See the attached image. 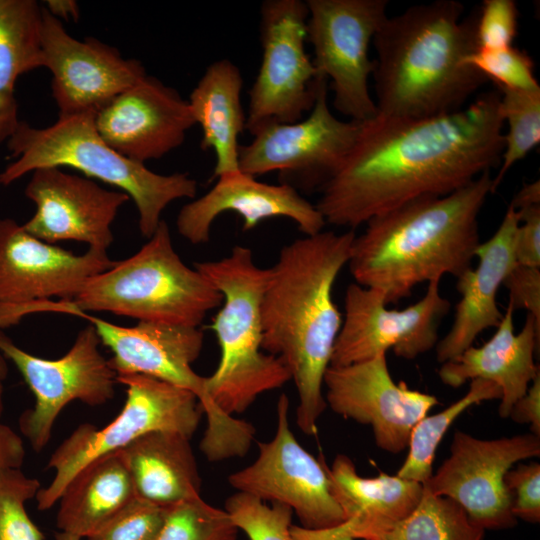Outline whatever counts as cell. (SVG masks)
I'll use <instances>...</instances> for the list:
<instances>
[{"label":"cell","instance_id":"cell-20","mask_svg":"<svg viewBox=\"0 0 540 540\" xmlns=\"http://www.w3.org/2000/svg\"><path fill=\"white\" fill-rule=\"evenodd\" d=\"M25 195L36 207L22 224L29 234L50 244L73 240L106 251L114 239L111 226L130 200L122 191L59 167L34 170Z\"/></svg>","mask_w":540,"mask_h":540},{"label":"cell","instance_id":"cell-5","mask_svg":"<svg viewBox=\"0 0 540 540\" xmlns=\"http://www.w3.org/2000/svg\"><path fill=\"white\" fill-rule=\"evenodd\" d=\"M95 113H84L58 120L45 128L20 121L7 140L14 159L0 173V184L8 186L27 173L44 167H67L85 177L109 184L126 193L138 211V226L150 238L164 209L173 201L195 198L197 181L189 173H156L145 164L125 158L98 135Z\"/></svg>","mask_w":540,"mask_h":540},{"label":"cell","instance_id":"cell-11","mask_svg":"<svg viewBox=\"0 0 540 540\" xmlns=\"http://www.w3.org/2000/svg\"><path fill=\"white\" fill-rule=\"evenodd\" d=\"M313 65L328 81L337 112L357 122L377 115L369 89V46L388 17L387 0H307Z\"/></svg>","mask_w":540,"mask_h":540},{"label":"cell","instance_id":"cell-28","mask_svg":"<svg viewBox=\"0 0 540 540\" xmlns=\"http://www.w3.org/2000/svg\"><path fill=\"white\" fill-rule=\"evenodd\" d=\"M135 497L121 452L101 456L81 469L62 492L57 528L86 539Z\"/></svg>","mask_w":540,"mask_h":540},{"label":"cell","instance_id":"cell-15","mask_svg":"<svg viewBox=\"0 0 540 540\" xmlns=\"http://www.w3.org/2000/svg\"><path fill=\"white\" fill-rule=\"evenodd\" d=\"M258 447L256 460L228 477L237 492L289 506L305 529H329L344 521L333 494L329 468L306 451L290 429L289 399L285 394L277 403L273 439L259 442Z\"/></svg>","mask_w":540,"mask_h":540},{"label":"cell","instance_id":"cell-39","mask_svg":"<svg viewBox=\"0 0 540 540\" xmlns=\"http://www.w3.org/2000/svg\"><path fill=\"white\" fill-rule=\"evenodd\" d=\"M516 519L540 521V464L531 462L511 468L504 477Z\"/></svg>","mask_w":540,"mask_h":540},{"label":"cell","instance_id":"cell-44","mask_svg":"<svg viewBox=\"0 0 540 540\" xmlns=\"http://www.w3.org/2000/svg\"><path fill=\"white\" fill-rule=\"evenodd\" d=\"M42 6L61 22H77L80 18V8L74 0H47Z\"/></svg>","mask_w":540,"mask_h":540},{"label":"cell","instance_id":"cell-17","mask_svg":"<svg viewBox=\"0 0 540 540\" xmlns=\"http://www.w3.org/2000/svg\"><path fill=\"white\" fill-rule=\"evenodd\" d=\"M539 455L540 437L533 433L479 439L458 430L450 456L422 485L455 501L484 530L512 528L517 519L504 477L515 463Z\"/></svg>","mask_w":540,"mask_h":540},{"label":"cell","instance_id":"cell-18","mask_svg":"<svg viewBox=\"0 0 540 540\" xmlns=\"http://www.w3.org/2000/svg\"><path fill=\"white\" fill-rule=\"evenodd\" d=\"M40 41L58 117L96 113L147 74L141 61L124 58L116 47L93 37L74 38L43 6Z\"/></svg>","mask_w":540,"mask_h":540},{"label":"cell","instance_id":"cell-21","mask_svg":"<svg viewBox=\"0 0 540 540\" xmlns=\"http://www.w3.org/2000/svg\"><path fill=\"white\" fill-rule=\"evenodd\" d=\"M94 125L108 146L145 164L181 146L196 124L188 101L175 88L146 74L99 109Z\"/></svg>","mask_w":540,"mask_h":540},{"label":"cell","instance_id":"cell-26","mask_svg":"<svg viewBox=\"0 0 540 540\" xmlns=\"http://www.w3.org/2000/svg\"><path fill=\"white\" fill-rule=\"evenodd\" d=\"M242 87L239 67L229 59H219L205 69L187 100L202 130L200 148L215 154L213 177L239 171L238 140L246 127Z\"/></svg>","mask_w":540,"mask_h":540},{"label":"cell","instance_id":"cell-7","mask_svg":"<svg viewBox=\"0 0 540 540\" xmlns=\"http://www.w3.org/2000/svg\"><path fill=\"white\" fill-rule=\"evenodd\" d=\"M222 294V307L210 328L220 347V360L206 377V390L224 414L244 412L259 395L291 380L285 363L262 348L260 306L269 268L259 267L250 248L236 245L226 257L195 262Z\"/></svg>","mask_w":540,"mask_h":540},{"label":"cell","instance_id":"cell-48","mask_svg":"<svg viewBox=\"0 0 540 540\" xmlns=\"http://www.w3.org/2000/svg\"><path fill=\"white\" fill-rule=\"evenodd\" d=\"M4 412V386L3 381L0 380V422Z\"/></svg>","mask_w":540,"mask_h":540},{"label":"cell","instance_id":"cell-37","mask_svg":"<svg viewBox=\"0 0 540 540\" xmlns=\"http://www.w3.org/2000/svg\"><path fill=\"white\" fill-rule=\"evenodd\" d=\"M166 516V507L136 496L86 540H154Z\"/></svg>","mask_w":540,"mask_h":540},{"label":"cell","instance_id":"cell-32","mask_svg":"<svg viewBox=\"0 0 540 540\" xmlns=\"http://www.w3.org/2000/svg\"><path fill=\"white\" fill-rule=\"evenodd\" d=\"M499 107L507 133L498 174L492 179V193L506 173L540 143V89L514 90L497 87Z\"/></svg>","mask_w":540,"mask_h":540},{"label":"cell","instance_id":"cell-29","mask_svg":"<svg viewBox=\"0 0 540 540\" xmlns=\"http://www.w3.org/2000/svg\"><path fill=\"white\" fill-rule=\"evenodd\" d=\"M42 6L34 0H0V145L17 129V79L42 67Z\"/></svg>","mask_w":540,"mask_h":540},{"label":"cell","instance_id":"cell-9","mask_svg":"<svg viewBox=\"0 0 540 540\" xmlns=\"http://www.w3.org/2000/svg\"><path fill=\"white\" fill-rule=\"evenodd\" d=\"M117 382L126 386L122 410L102 428L79 425L55 449L47 464L55 475L35 496L38 510L54 506L73 477L95 459L153 431H174L191 438L197 430L204 413L191 391L140 374L117 376Z\"/></svg>","mask_w":540,"mask_h":540},{"label":"cell","instance_id":"cell-6","mask_svg":"<svg viewBox=\"0 0 540 540\" xmlns=\"http://www.w3.org/2000/svg\"><path fill=\"white\" fill-rule=\"evenodd\" d=\"M222 301L211 282L182 261L168 224L161 220L134 255L90 278L73 300L44 301L37 312H111L138 321L199 327Z\"/></svg>","mask_w":540,"mask_h":540},{"label":"cell","instance_id":"cell-27","mask_svg":"<svg viewBox=\"0 0 540 540\" xmlns=\"http://www.w3.org/2000/svg\"><path fill=\"white\" fill-rule=\"evenodd\" d=\"M190 439L159 430L120 450L136 496L164 507L200 496L201 476Z\"/></svg>","mask_w":540,"mask_h":540},{"label":"cell","instance_id":"cell-24","mask_svg":"<svg viewBox=\"0 0 540 540\" xmlns=\"http://www.w3.org/2000/svg\"><path fill=\"white\" fill-rule=\"evenodd\" d=\"M519 223L517 211L509 205L495 233L476 249L477 266L456 278L460 300L450 330L436 344L438 362L457 357L472 346L479 334L499 325L503 313L497 305V294L517 264L515 243Z\"/></svg>","mask_w":540,"mask_h":540},{"label":"cell","instance_id":"cell-23","mask_svg":"<svg viewBox=\"0 0 540 540\" xmlns=\"http://www.w3.org/2000/svg\"><path fill=\"white\" fill-rule=\"evenodd\" d=\"M329 475L344 521L322 530L292 525L293 540H372L408 516L423 494L421 483L397 475L360 476L344 454L335 457Z\"/></svg>","mask_w":540,"mask_h":540},{"label":"cell","instance_id":"cell-45","mask_svg":"<svg viewBox=\"0 0 540 540\" xmlns=\"http://www.w3.org/2000/svg\"><path fill=\"white\" fill-rule=\"evenodd\" d=\"M540 204V181L536 180L525 183L509 204L515 210H520L533 205Z\"/></svg>","mask_w":540,"mask_h":540},{"label":"cell","instance_id":"cell-42","mask_svg":"<svg viewBox=\"0 0 540 540\" xmlns=\"http://www.w3.org/2000/svg\"><path fill=\"white\" fill-rule=\"evenodd\" d=\"M509 417L519 424H530L532 433L540 437V372L526 393L511 408Z\"/></svg>","mask_w":540,"mask_h":540},{"label":"cell","instance_id":"cell-31","mask_svg":"<svg viewBox=\"0 0 540 540\" xmlns=\"http://www.w3.org/2000/svg\"><path fill=\"white\" fill-rule=\"evenodd\" d=\"M484 534L459 504L423 487L413 511L372 540H483Z\"/></svg>","mask_w":540,"mask_h":540},{"label":"cell","instance_id":"cell-16","mask_svg":"<svg viewBox=\"0 0 540 540\" xmlns=\"http://www.w3.org/2000/svg\"><path fill=\"white\" fill-rule=\"evenodd\" d=\"M440 281L428 282L425 295L401 310L388 309L381 292L350 284L330 366L359 363L391 349L397 357L407 360L430 351L438 342L439 326L451 308L440 292Z\"/></svg>","mask_w":540,"mask_h":540},{"label":"cell","instance_id":"cell-10","mask_svg":"<svg viewBox=\"0 0 540 540\" xmlns=\"http://www.w3.org/2000/svg\"><path fill=\"white\" fill-rule=\"evenodd\" d=\"M259 15L262 57L249 90L245 127L251 135L270 124L301 120L327 80L306 51V1L265 0Z\"/></svg>","mask_w":540,"mask_h":540},{"label":"cell","instance_id":"cell-25","mask_svg":"<svg viewBox=\"0 0 540 540\" xmlns=\"http://www.w3.org/2000/svg\"><path fill=\"white\" fill-rule=\"evenodd\" d=\"M514 310L507 305L495 333L482 346L473 345L442 363L438 376L443 384L458 388L467 381L484 379L498 385L502 396L499 415L508 418L514 403L540 372L534 355L540 341V323L526 315L519 333L514 328Z\"/></svg>","mask_w":540,"mask_h":540},{"label":"cell","instance_id":"cell-34","mask_svg":"<svg viewBox=\"0 0 540 540\" xmlns=\"http://www.w3.org/2000/svg\"><path fill=\"white\" fill-rule=\"evenodd\" d=\"M225 510L249 540H293V511L287 505H268L258 497L236 492L227 498Z\"/></svg>","mask_w":540,"mask_h":540},{"label":"cell","instance_id":"cell-8","mask_svg":"<svg viewBox=\"0 0 540 540\" xmlns=\"http://www.w3.org/2000/svg\"><path fill=\"white\" fill-rule=\"evenodd\" d=\"M66 314L84 318L95 328L100 343L112 353L108 360L117 376L146 375L196 395L207 418L200 450L209 461L243 457L249 451L254 426L221 412L206 390V377L192 368L203 346L199 327L151 321L123 327L87 312L70 310Z\"/></svg>","mask_w":540,"mask_h":540},{"label":"cell","instance_id":"cell-46","mask_svg":"<svg viewBox=\"0 0 540 540\" xmlns=\"http://www.w3.org/2000/svg\"><path fill=\"white\" fill-rule=\"evenodd\" d=\"M8 374L6 358L0 353V380L4 381Z\"/></svg>","mask_w":540,"mask_h":540},{"label":"cell","instance_id":"cell-22","mask_svg":"<svg viewBox=\"0 0 540 540\" xmlns=\"http://www.w3.org/2000/svg\"><path fill=\"white\" fill-rule=\"evenodd\" d=\"M226 212L242 218L244 231L272 217L294 221L305 236L323 231L326 225L316 206L294 187L260 182L238 171L218 177L209 191L184 205L176 219L177 231L194 245L207 243L214 221Z\"/></svg>","mask_w":540,"mask_h":540},{"label":"cell","instance_id":"cell-19","mask_svg":"<svg viewBox=\"0 0 540 540\" xmlns=\"http://www.w3.org/2000/svg\"><path fill=\"white\" fill-rule=\"evenodd\" d=\"M323 386L333 412L371 426L377 447L393 454L408 447L415 425L439 404L436 396L395 382L386 353L347 366H329Z\"/></svg>","mask_w":540,"mask_h":540},{"label":"cell","instance_id":"cell-1","mask_svg":"<svg viewBox=\"0 0 540 540\" xmlns=\"http://www.w3.org/2000/svg\"><path fill=\"white\" fill-rule=\"evenodd\" d=\"M498 90L464 108L416 119L374 118L315 204L326 224L354 230L412 200L444 196L500 164L504 122Z\"/></svg>","mask_w":540,"mask_h":540},{"label":"cell","instance_id":"cell-13","mask_svg":"<svg viewBox=\"0 0 540 540\" xmlns=\"http://www.w3.org/2000/svg\"><path fill=\"white\" fill-rule=\"evenodd\" d=\"M99 345L89 324L66 354L50 360L26 352L0 330V353L15 365L34 396L33 407L21 413L18 425L35 452L46 447L57 417L70 402L96 407L113 398L117 374Z\"/></svg>","mask_w":540,"mask_h":540},{"label":"cell","instance_id":"cell-47","mask_svg":"<svg viewBox=\"0 0 540 540\" xmlns=\"http://www.w3.org/2000/svg\"><path fill=\"white\" fill-rule=\"evenodd\" d=\"M55 540H82V539L77 536L59 531L55 534Z\"/></svg>","mask_w":540,"mask_h":540},{"label":"cell","instance_id":"cell-4","mask_svg":"<svg viewBox=\"0 0 540 540\" xmlns=\"http://www.w3.org/2000/svg\"><path fill=\"white\" fill-rule=\"evenodd\" d=\"M492 179L484 172L450 194L421 197L370 219L347 263L356 283L381 292L388 305L423 282L457 278L471 268Z\"/></svg>","mask_w":540,"mask_h":540},{"label":"cell","instance_id":"cell-30","mask_svg":"<svg viewBox=\"0 0 540 540\" xmlns=\"http://www.w3.org/2000/svg\"><path fill=\"white\" fill-rule=\"evenodd\" d=\"M501 396V390L495 383L484 379L471 380L464 396L441 412L425 416L415 425L409 438L408 455L396 475L425 483L433 474L436 450L453 422L471 406L487 400H500Z\"/></svg>","mask_w":540,"mask_h":540},{"label":"cell","instance_id":"cell-40","mask_svg":"<svg viewBox=\"0 0 540 540\" xmlns=\"http://www.w3.org/2000/svg\"><path fill=\"white\" fill-rule=\"evenodd\" d=\"M502 285L509 292L508 305L526 310L540 323V267L516 264Z\"/></svg>","mask_w":540,"mask_h":540},{"label":"cell","instance_id":"cell-33","mask_svg":"<svg viewBox=\"0 0 540 540\" xmlns=\"http://www.w3.org/2000/svg\"><path fill=\"white\" fill-rule=\"evenodd\" d=\"M237 533L225 509L197 496L166 507L164 523L154 540H236Z\"/></svg>","mask_w":540,"mask_h":540},{"label":"cell","instance_id":"cell-43","mask_svg":"<svg viewBox=\"0 0 540 540\" xmlns=\"http://www.w3.org/2000/svg\"><path fill=\"white\" fill-rule=\"evenodd\" d=\"M24 458L22 438L8 425L0 422V473L21 468Z\"/></svg>","mask_w":540,"mask_h":540},{"label":"cell","instance_id":"cell-14","mask_svg":"<svg viewBox=\"0 0 540 540\" xmlns=\"http://www.w3.org/2000/svg\"><path fill=\"white\" fill-rule=\"evenodd\" d=\"M114 262L106 250L76 255L32 236L13 219H0V330L17 325L37 303L73 300Z\"/></svg>","mask_w":540,"mask_h":540},{"label":"cell","instance_id":"cell-38","mask_svg":"<svg viewBox=\"0 0 540 540\" xmlns=\"http://www.w3.org/2000/svg\"><path fill=\"white\" fill-rule=\"evenodd\" d=\"M518 15L517 4L513 0H484L477 15L478 48L513 46L518 31Z\"/></svg>","mask_w":540,"mask_h":540},{"label":"cell","instance_id":"cell-41","mask_svg":"<svg viewBox=\"0 0 540 540\" xmlns=\"http://www.w3.org/2000/svg\"><path fill=\"white\" fill-rule=\"evenodd\" d=\"M516 211L520 220L515 243L516 262L540 267V204Z\"/></svg>","mask_w":540,"mask_h":540},{"label":"cell","instance_id":"cell-3","mask_svg":"<svg viewBox=\"0 0 540 540\" xmlns=\"http://www.w3.org/2000/svg\"><path fill=\"white\" fill-rule=\"evenodd\" d=\"M463 14L462 3L436 0L384 20L372 41L378 116L416 119L455 112L488 81L466 63L478 49V13Z\"/></svg>","mask_w":540,"mask_h":540},{"label":"cell","instance_id":"cell-35","mask_svg":"<svg viewBox=\"0 0 540 540\" xmlns=\"http://www.w3.org/2000/svg\"><path fill=\"white\" fill-rule=\"evenodd\" d=\"M40 489L38 479L20 468L0 473V540H45L25 507Z\"/></svg>","mask_w":540,"mask_h":540},{"label":"cell","instance_id":"cell-2","mask_svg":"<svg viewBox=\"0 0 540 540\" xmlns=\"http://www.w3.org/2000/svg\"><path fill=\"white\" fill-rule=\"evenodd\" d=\"M355 236L321 231L285 245L262 295V348L287 366L299 397L297 426L307 435L327 407L323 379L342 325L332 290Z\"/></svg>","mask_w":540,"mask_h":540},{"label":"cell","instance_id":"cell-12","mask_svg":"<svg viewBox=\"0 0 540 540\" xmlns=\"http://www.w3.org/2000/svg\"><path fill=\"white\" fill-rule=\"evenodd\" d=\"M361 124L333 114L324 80L307 117L267 125L252 135L250 143L240 144L239 171L253 177L278 171L281 183L320 192L346 160Z\"/></svg>","mask_w":540,"mask_h":540},{"label":"cell","instance_id":"cell-36","mask_svg":"<svg viewBox=\"0 0 540 540\" xmlns=\"http://www.w3.org/2000/svg\"><path fill=\"white\" fill-rule=\"evenodd\" d=\"M466 63L479 71L497 87L514 90L540 89L529 54L514 46L502 49L478 48Z\"/></svg>","mask_w":540,"mask_h":540}]
</instances>
